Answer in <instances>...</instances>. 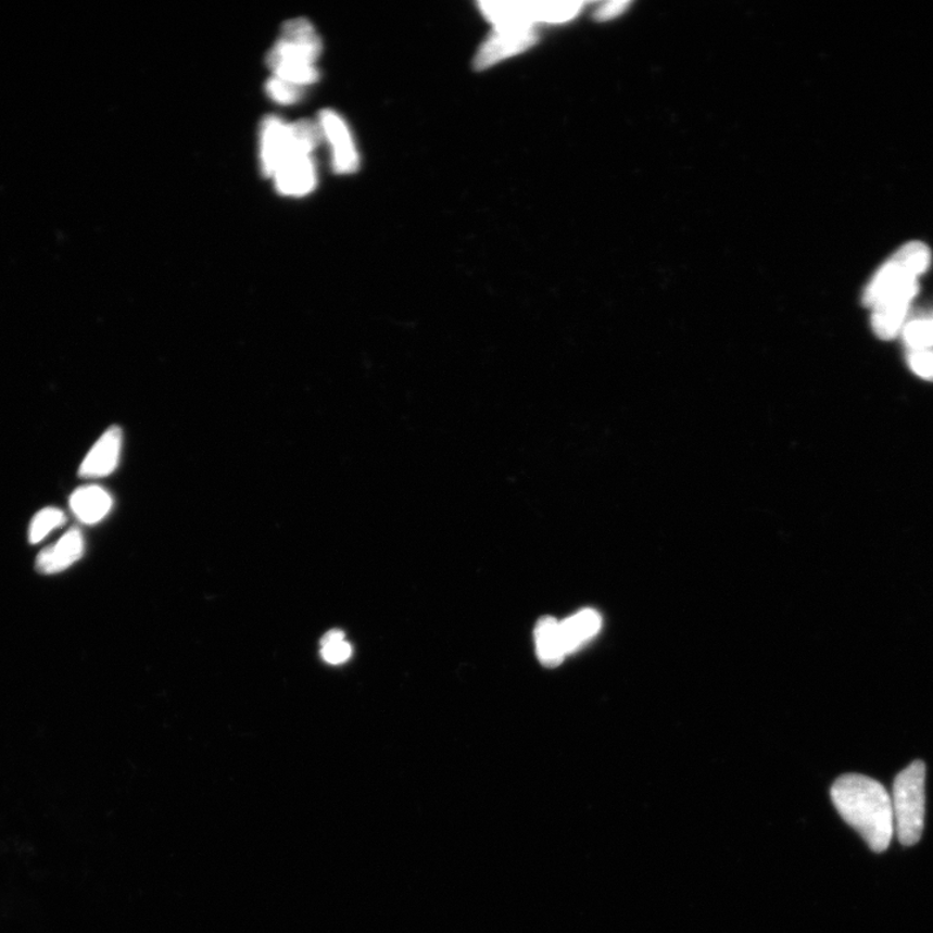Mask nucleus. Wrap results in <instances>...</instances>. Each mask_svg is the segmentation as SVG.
<instances>
[{
    "instance_id": "1",
    "label": "nucleus",
    "mask_w": 933,
    "mask_h": 933,
    "mask_svg": "<svg viewBox=\"0 0 933 933\" xmlns=\"http://www.w3.org/2000/svg\"><path fill=\"white\" fill-rule=\"evenodd\" d=\"M837 814L854 828L871 850H887L895 835L894 809L882 783L861 774H847L832 784Z\"/></svg>"
},
{
    "instance_id": "2",
    "label": "nucleus",
    "mask_w": 933,
    "mask_h": 933,
    "mask_svg": "<svg viewBox=\"0 0 933 933\" xmlns=\"http://www.w3.org/2000/svg\"><path fill=\"white\" fill-rule=\"evenodd\" d=\"M321 49V39L313 24L305 18H293L281 28V36L268 52L266 63L274 77L304 89L320 77L317 62Z\"/></svg>"
},
{
    "instance_id": "3",
    "label": "nucleus",
    "mask_w": 933,
    "mask_h": 933,
    "mask_svg": "<svg viewBox=\"0 0 933 933\" xmlns=\"http://www.w3.org/2000/svg\"><path fill=\"white\" fill-rule=\"evenodd\" d=\"M932 254L922 241H910L879 268L863 292V304L902 301L910 304L919 292L918 278L929 270Z\"/></svg>"
},
{
    "instance_id": "4",
    "label": "nucleus",
    "mask_w": 933,
    "mask_h": 933,
    "mask_svg": "<svg viewBox=\"0 0 933 933\" xmlns=\"http://www.w3.org/2000/svg\"><path fill=\"white\" fill-rule=\"evenodd\" d=\"M925 764L911 762L898 773L892 790L895 834L905 847L921 841L925 815Z\"/></svg>"
},
{
    "instance_id": "5",
    "label": "nucleus",
    "mask_w": 933,
    "mask_h": 933,
    "mask_svg": "<svg viewBox=\"0 0 933 933\" xmlns=\"http://www.w3.org/2000/svg\"><path fill=\"white\" fill-rule=\"evenodd\" d=\"M482 15L494 28H537L540 24H563L579 15L582 2H481Z\"/></svg>"
},
{
    "instance_id": "6",
    "label": "nucleus",
    "mask_w": 933,
    "mask_h": 933,
    "mask_svg": "<svg viewBox=\"0 0 933 933\" xmlns=\"http://www.w3.org/2000/svg\"><path fill=\"white\" fill-rule=\"evenodd\" d=\"M537 40H539L537 28H515V26L494 28L476 53L475 68L478 71L492 68L509 58L526 52L537 43Z\"/></svg>"
},
{
    "instance_id": "7",
    "label": "nucleus",
    "mask_w": 933,
    "mask_h": 933,
    "mask_svg": "<svg viewBox=\"0 0 933 933\" xmlns=\"http://www.w3.org/2000/svg\"><path fill=\"white\" fill-rule=\"evenodd\" d=\"M318 125L321 137L331 149L335 173L348 176L360 169L361 157L346 121L332 110L319 114Z\"/></svg>"
},
{
    "instance_id": "8",
    "label": "nucleus",
    "mask_w": 933,
    "mask_h": 933,
    "mask_svg": "<svg viewBox=\"0 0 933 933\" xmlns=\"http://www.w3.org/2000/svg\"><path fill=\"white\" fill-rule=\"evenodd\" d=\"M301 154L294 146L291 124L277 116H267L261 124V171L265 177L273 178L281 165Z\"/></svg>"
},
{
    "instance_id": "9",
    "label": "nucleus",
    "mask_w": 933,
    "mask_h": 933,
    "mask_svg": "<svg viewBox=\"0 0 933 933\" xmlns=\"http://www.w3.org/2000/svg\"><path fill=\"white\" fill-rule=\"evenodd\" d=\"M121 449H123V431L113 426L100 436L86 458L80 463L78 475L83 479L105 478L117 468Z\"/></svg>"
},
{
    "instance_id": "10",
    "label": "nucleus",
    "mask_w": 933,
    "mask_h": 933,
    "mask_svg": "<svg viewBox=\"0 0 933 933\" xmlns=\"http://www.w3.org/2000/svg\"><path fill=\"white\" fill-rule=\"evenodd\" d=\"M273 179L283 197H306L318 185L317 164L313 156L291 157L275 172Z\"/></svg>"
},
{
    "instance_id": "11",
    "label": "nucleus",
    "mask_w": 933,
    "mask_h": 933,
    "mask_svg": "<svg viewBox=\"0 0 933 933\" xmlns=\"http://www.w3.org/2000/svg\"><path fill=\"white\" fill-rule=\"evenodd\" d=\"M85 541L78 529H71L55 545L46 547L37 556L36 568L39 573L63 572L83 558Z\"/></svg>"
},
{
    "instance_id": "12",
    "label": "nucleus",
    "mask_w": 933,
    "mask_h": 933,
    "mask_svg": "<svg viewBox=\"0 0 933 933\" xmlns=\"http://www.w3.org/2000/svg\"><path fill=\"white\" fill-rule=\"evenodd\" d=\"M70 506L79 521L92 526V524L102 521L110 514L113 500L105 489L98 486H87L73 492Z\"/></svg>"
},
{
    "instance_id": "13",
    "label": "nucleus",
    "mask_w": 933,
    "mask_h": 933,
    "mask_svg": "<svg viewBox=\"0 0 933 933\" xmlns=\"http://www.w3.org/2000/svg\"><path fill=\"white\" fill-rule=\"evenodd\" d=\"M537 655L542 666L559 667L567 656L560 632V622L554 617L545 616L537 622L534 629Z\"/></svg>"
},
{
    "instance_id": "14",
    "label": "nucleus",
    "mask_w": 933,
    "mask_h": 933,
    "mask_svg": "<svg viewBox=\"0 0 933 933\" xmlns=\"http://www.w3.org/2000/svg\"><path fill=\"white\" fill-rule=\"evenodd\" d=\"M602 628V617L594 609H582L560 622V632L567 655L576 653L592 640Z\"/></svg>"
},
{
    "instance_id": "15",
    "label": "nucleus",
    "mask_w": 933,
    "mask_h": 933,
    "mask_svg": "<svg viewBox=\"0 0 933 933\" xmlns=\"http://www.w3.org/2000/svg\"><path fill=\"white\" fill-rule=\"evenodd\" d=\"M910 304L899 301H884L872 306V331L881 340H892L903 331Z\"/></svg>"
},
{
    "instance_id": "16",
    "label": "nucleus",
    "mask_w": 933,
    "mask_h": 933,
    "mask_svg": "<svg viewBox=\"0 0 933 933\" xmlns=\"http://www.w3.org/2000/svg\"><path fill=\"white\" fill-rule=\"evenodd\" d=\"M66 521V516L56 507H47L40 509V512L33 518L29 527V542L33 545L43 541L47 535H49L52 530H55L59 527L64 526Z\"/></svg>"
},
{
    "instance_id": "17",
    "label": "nucleus",
    "mask_w": 933,
    "mask_h": 933,
    "mask_svg": "<svg viewBox=\"0 0 933 933\" xmlns=\"http://www.w3.org/2000/svg\"><path fill=\"white\" fill-rule=\"evenodd\" d=\"M904 340L912 351L933 348V319H915L903 328Z\"/></svg>"
},
{
    "instance_id": "18",
    "label": "nucleus",
    "mask_w": 933,
    "mask_h": 933,
    "mask_svg": "<svg viewBox=\"0 0 933 933\" xmlns=\"http://www.w3.org/2000/svg\"><path fill=\"white\" fill-rule=\"evenodd\" d=\"M321 656L327 663L342 664L352 656V646L345 641V634L341 630H331L321 640Z\"/></svg>"
},
{
    "instance_id": "19",
    "label": "nucleus",
    "mask_w": 933,
    "mask_h": 933,
    "mask_svg": "<svg viewBox=\"0 0 933 933\" xmlns=\"http://www.w3.org/2000/svg\"><path fill=\"white\" fill-rule=\"evenodd\" d=\"M266 93L275 103L291 105L300 102L304 90L300 86L273 76L267 80Z\"/></svg>"
},
{
    "instance_id": "20",
    "label": "nucleus",
    "mask_w": 933,
    "mask_h": 933,
    "mask_svg": "<svg viewBox=\"0 0 933 933\" xmlns=\"http://www.w3.org/2000/svg\"><path fill=\"white\" fill-rule=\"evenodd\" d=\"M908 364L918 376L925 380L933 381V351H912L908 357Z\"/></svg>"
},
{
    "instance_id": "21",
    "label": "nucleus",
    "mask_w": 933,
    "mask_h": 933,
    "mask_svg": "<svg viewBox=\"0 0 933 933\" xmlns=\"http://www.w3.org/2000/svg\"><path fill=\"white\" fill-rule=\"evenodd\" d=\"M629 5L630 2H626V0H615V2L603 3L595 10L594 16L597 22H607V20L621 15Z\"/></svg>"
}]
</instances>
